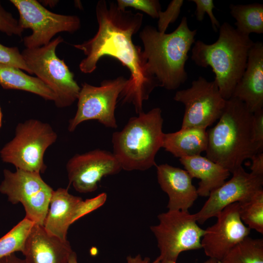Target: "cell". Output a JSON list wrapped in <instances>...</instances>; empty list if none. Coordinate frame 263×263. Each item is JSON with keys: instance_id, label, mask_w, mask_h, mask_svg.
<instances>
[{"instance_id": "cell-1", "label": "cell", "mask_w": 263, "mask_h": 263, "mask_svg": "<svg viewBox=\"0 0 263 263\" xmlns=\"http://www.w3.org/2000/svg\"><path fill=\"white\" fill-rule=\"evenodd\" d=\"M98 29L93 38L73 46L82 51L86 57L79 67L85 74L93 72L97 62L104 56L119 60L131 74L120 95L124 102H132L136 111L142 110L144 100L160 84L147 70L140 46L134 44L132 36L141 27L143 16L139 13L120 9L113 1L100 0L95 7Z\"/></svg>"}, {"instance_id": "cell-2", "label": "cell", "mask_w": 263, "mask_h": 263, "mask_svg": "<svg viewBox=\"0 0 263 263\" xmlns=\"http://www.w3.org/2000/svg\"><path fill=\"white\" fill-rule=\"evenodd\" d=\"M197 30H191L187 18L184 17L172 32L160 33L146 26L140 32L143 43L142 55L148 72L154 76L160 87L169 90L177 89L188 79L185 64Z\"/></svg>"}, {"instance_id": "cell-3", "label": "cell", "mask_w": 263, "mask_h": 263, "mask_svg": "<svg viewBox=\"0 0 263 263\" xmlns=\"http://www.w3.org/2000/svg\"><path fill=\"white\" fill-rule=\"evenodd\" d=\"M253 113L237 98L226 100L219 121L207 131L206 157L230 173L259 153L252 132Z\"/></svg>"}, {"instance_id": "cell-4", "label": "cell", "mask_w": 263, "mask_h": 263, "mask_svg": "<svg viewBox=\"0 0 263 263\" xmlns=\"http://www.w3.org/2000/svg\"><path fill=\"white\" fill-rule=\"evenodd\" d=\"M219 29L214 43L208 44L200 40L194 42L191 59L199 66L211 68L220 93L227 100L245 70L248 52L254 42L227 22Z\"/></svg>"}, {"instance_id": "cell-5", "label": "cell", "mask_w": 263, "mask_h": 263, "mask_svg": "<svg viewBox=\"0 0 263 263\" xmlns=\"http://www.w3.org/2000/svg\"><path fill=\"white\" fill-rule=\"evenodd\" d=\"M161 113L159 108L141 112L113 134V153L122 169L144 171L156 166L155 156L162 148L165 133Z\"/></svg>"}, {"instance_id": "cell-6", "label": "cell", "mask_w": 263, "mask_h": 263, "mask_svg": "<svg viewBox=\"0 0 263 263\" xmlns=\"http://www.w3.org/2000/svg\"><path fill=\"white\" fill-rule=\"evenodd\" d=\"M63 39L58 36L42 47L24 49L23 58L33 74L46 85L54 93L56 107L71 106L77 99L81 88L74 75L64 60L56 55V50Z\"/></svg>"}, {"instance_id": "cell-7", "label": "cell", "mask_w": 263, "mask_h": 263, "mask_svg": "<svg viewBox=\"0 0 263 263\" xmlns=\"http://www.w3.org/2000/svg\"><path fill=\"white\" fill-rule=\"evenodd\" d=\"M57 138L56 133L49 124L28 119L17 125L15 136L1 149L0 157L17 169L44 173L46 169L45 152Z\"/></svg>"}, {"instance_id": "cell-8", "label": "cell", "mask_w": 263, "mask_h": 263, "mask_svg": "<svg viewBox=\"0 0 263 263\" xmlns=\"http://www.w3.org/2000/svg\"><path fill=\"white\" fill-rule=\"evenodd\" d=\"M157 218L158 224L150 229L156 239L161 260L176 263L182 252L202 248L205 229L198 225L194 214L168 210Z\"/></svg>"}, {"instance_id": "cell-9", "label": "cell", "mask_w": 263, "mask_h": 263, "mask_svg": "<svg viewBox=\"0 0 263 263\" xmlns=\"http://www.w3.org/2000/svg\"><path fill=\"white\" fill-rule=\"evenodd\" d=\"M4 179L0 192L13 204L20 203L25 211V218L35 225L43 226L54 190L45 183L40 173L17 169L15 172L3 171Z\"/></svg>"}, {"instance_id": "cell-10", "label": "cell", "mask_w": 263, "mask_h": 263, "mask_svg": "<svg viewBox=\"0 0 263 263\" xmlns=\"http://www.w3.org/2000/svg\"><path fill=\"white\" fill-rule=\"evenodd\" d=\"M19 14V23L22 29H31L32 34L24 37L26 48L32 49L48 44L57 33H73L81 25L78 17L52 12L36 0H10Z\"/></svg>"}, {"instance_id": "cell-11", "label": "cell", "mask_w": 263, "mask_h": 263, "mask_svg": "<svg viewBox=\"0 0 263 263\" xmlns=\"http://www.w3.org/2000/svg\"><path fill=\"white\" fill-rule=\"evenodd\" d=\"M127 80L121 76L104 80L100 86L82 84L77 98V109L74 117L69 120L68 131L73 132L78 125L91 120H97L107 128H117L115 109Z\"/></svg>"}, {"instance_id": "cell-12", "label": "cell", "mask_w": 263, "mask_h": 263, "mask_svg": "<svg viewBox=\"0 0 263 263\" xmlns=\"http://www.w3.org/2000/svg\"><path fill=\"white\" fill-rule=\"evenodd\" d=\"M174 100L185 106L181 128L207 129L220 117L226 103L215 81L202 76L193 80L189 88L177 91Z\"/></svg>"}, {"instance_id": "cell-13", "label": "cell", "mask_w": 263, "mask_h": 263, "mask_svg": "<svg viewBox=\"0 0 263 263\" xmlns=\"http://www.w3.org/2000/svg\"><path fill=\"white\" fill-rule=\"evenodd\" d=\"M70 185L80 193L92 192L105 176L118 173L122 168L113 152L95 149L76 154L66 164Z\"/></svg>"}, {"instance_id": "cell-14", "label": "cell", "mask_w": 263, "mask_h": 263, "mask_svg": "<svg viewBox=\"0 0 263 263\" xmlns=\"http://www.w3.org/2000/svg\"><path fill=\"white\" fill-rule=\"evenodd\" d=\"M232 173L231 179L211 191L201 209L194 214L197 223L203 224L217 217L228 205L246 201L263 189V176L247 172L242 166Z\"/></svg>"}, {"instance_id": "cell-15", "label": "cell", "mask_w": 263, "mask_h": 263, "mask_svg": "<svg viewBox=\"0 0 263 263\" xmlns=\"http://www.w3.org/2000/svg\"><path fill=\"white\" fill-rule=\"evenodd\" d=\"M216 222L205 229L201 246L206 256L220 262L237 244L249 236L250 229L239 214V204L225 207L217 216Z\"/></svg>"}, {"instance_id": "cell-16", "label": "cell", "mask_w": 263, "mask_h": 263, "mask_svg": "<svg viewBox=\"0 0 263 263\" xmlns=\"http://www.w3.org/2000/svg\"><path fill=\"white\" fill-rule=\"evenodd\" d=\"M88 214L85 202L80 197L58 188L53 192L43 226L49 234L67 240L69 226Z\"/></svg>"}, {"instance_id": "cell-17", "label": "cell", "mask_w": 263, "mask_h": 263, "mask_svg": "<svg viewBox=\"0 0 263 263\" xmlns=\"http://www.w3.org/2000/svg\"><path fill=\"white\" fill-rule=\"evenodd\" d=\"M231 97L244 102L252 113L263 109V43L254 42L248 52L245 70Z\"/></svg>"}, {"instance_id": "cell-18", "label": "cell", "mask_w": 263, "mask_h": 263, "mask_svg": "<svg viewBox=\"0 0 263 263\" xmlns=\"http://www.w3.org/2000/svg\"><path fill=\"white\" fill-rule=\"evenodd\" d=\"M156 167L158 183L169 197L168 210L188 211L199 196L188 173L168 164Z\"/></svg>"}, {"instance_id": "cell-19", "label": "cell", "mask_w": 263, "mask_h": 263, "mask_svg": "<svg viewBox=\"0 0 263 263\" xmlns=\"http://www.w3.org/2000/svg\"><path fill=\"white\" fill-rule=\"evenodd\" d=\"M73 251L67 240L52 235L43 226L35 224L22 254L25 263H68Z\"/></svg>"}, {"instance_id": "cell-20", "label": "cell", "mask_w": 263, "mask_h": 263, "mask_svg": "<svg viewBox=\"0 0 263 263\" xmlns=\"http://www.w3.org/2000/svg\"><path fill=\"white\" fill-rule=\"evenodd\" d=\"M192 178L200 180L197 188L199 196L208 197L210 192L222 185L230 172L206 156L201 155L179 158Z\"/></svg>"}, {"instance_id": "cell-21", "label": "cell", "mask_w": 263, "mask_h": 263, "mask_svg": "<svg viewBox=\"0 0 263 263\" xmlns=\"http://www.w3.org/2000/svg\"><path fill=\"white\" fill-rule=\"evenodd\" d=\"M206 129L181 128L174 132L164 133L162 148L179 158L201 155L207 146Z\"/></svg>"}, {"instance_id": "cell-22", "label": "cell", "mask_w": 263, "mask_h": 263, "mask_svg": "<svg viewBox=\"0 0 263 263\" xmlns=\"http://www.w3.org/2000/svg\"><path fill=\"white\" fill-rule=\"evenodd\" d=\"M0 85L5 89L19 90L55 101L52 90L37 77L27 75L18 68L0 63Z\"/></svg>"}, {"instance_id": "cell-23", "label": "cell", "mask_w": 263, "mask_h": 263, "mask_svg": "<svg viewBox=\"0 0 263 263\" xmlns=\"http://www.w3.org/2000/svg\"><path fill=\"white\" fill-rule=\"evenodd\" d=\"M230 14L236 20V30L249 36L251 33H263V5L254 3L248 4H230Z\"/></svg>"}, {"instance_id": "cell-24", "label": "cell", "mask_w": 263, "mask_h": 263, "mask_svg": "<svg viewBox=\"0 0 263 263\" xmlns=\"http://www.w3.org/2000/svg\"><path fill=\"white\" fill-rule=\"evenodd\" d=\"M220 263H263V240L245 237L219 262Z\"/></svg>"}, {"instance_id": "cell-25", "label": "cell", "mask_w": 263, "mask_h": 263, "mask_svg": "<svg viewBox=\"0 0 263 263\" xmlns=\"http://www.w3.org/2000/svg\"><path fill=\"white\" fill-rule=\"evenodd\" d=\"M35 224L24 218L0 238V258L19 251L23 253L27 237Z\"/></svg>"}, {"instance_id": "cell-26", "label": "cell", "mask_w": 263, "mask_h": 263, "mask_svg": "<svg viewBox=\"0 0 263 263\" xmlns=\"http://www.w3.org/2000/svg\"><path fill=\"white\" fill-rule=\"evenodd\" d=\"M239 204L240 217L250 229L263 233V189Z\"/></svg>"}, {"instance_id": "cell-27", "label": "cell", "mask_w": 263, "mask_h": 263, "mask_svg": "<svg viewBox=\"0 0 263 263\" xmlns=\"http://www.w3.org/2000/svg\"><path fill=\"white\" fill-rule=\"evenodd\" d=\"M117 5L121 9L130 7L141 10L153 19H157L161 11L160 2L157 0H118Z\"/></svg>"}, {"instance_id": "cell-28", "label": "cell", "mask_w": 263, "mask_h": 263, "mask_svg": "<svg viewBox=\"0 0 263 263\" xmlns=\"http://www.w3.org/2000/svg\"><path fill=\"white\" fill-rule=\"evenodd\" d=\"M0 63L13 66L33 74L17 47H8L0 44Z\"/></svg>"}, {"instance_id": "cell-29", "label": "cell", "mask_w": 263, "mask_h": 263, "mask_svg": "<svg viewBox=\"0 0 263 263\" xmlns=\"http://www.w3.org/2000/svg\"><path fill=\"white\" fill-rule=\"evenodd\" d=\"M183 3V0H172L165 11L159 12L157 30L159 32L165 33L169 24L176 20L180 14Z\"/></svg>"}, {"instance_id": "cell-30", "label": "cell", "mask_w": 263, "mask_h": 263, "mask_svg": "<svg viewBox=\"0 0 263 263\" xmlns=\"http://www.w3.org/2000/svg\"><path fill=\"white\" fill-rule=\"evenodd\" d=\"M23 30L20 26L19 20L3 8L0 1V31L10 36L21 37Z\"/></svg>"}, {"instance_id": "cell-31", "label": "cell", "mask_w": 263, "mask_h": 263, "mask_svg": "<svg viewBox=\"0 0 263 263\" xmlns=\"http://www.w3.org/2000/svg\"><path fill=\"white\" fill-rule=\"evenodd\" d=\"M196 4V9L195 16L197 20L201 21L204 18L205 13H207L210 19L213 30L217 32V28H220V24L213 13V9L215 6L212 0H191Z\"/></svg>"}, {"instance_id": "cell-32", "label": "cell", "mask_w": 263, "mask_h": 263, "mask_svg": "<svg viewBox=\"0 0 263 263\" xmlns=\"http://www.w3.org/2000/svg\"><path fill=\"white\" fill-rule=\"evenodd\" d=\"M252 132L259 153L263 150V109L253 113Z\"/></svg>"}, {"instance_id": "cell-33", "label": "cell", "mask_w": 263, "mask_h": 263, "mask_svg": "<svg viewBox=\"0 0 263 263\" xmlns=\"http://www.w3.org/2000/svg\"><path fill=\"white\" fill-rule=\"evenodd\" d=\"M251 159V172L256 175L263 176V153L255 154Z\"/></svg>"}, {"instance_id": "cell-34", "label": "cell", "mask_w": 263, "mask_h": 263, "mask_svg": "<svg viewBox=\"0 0 263 263\" xmlns=\"http://www.w3.org/2000/svg\"><path fill=\"white\" fill-rule=\"evenodd\" d=\"M161 260L158 256L151 263H158ZM127 263H150V260L149 257H146L143 258L140 254H137L135 256L129 255L126 257Z\"/></svg>"}, {"instance_id": "cell-35", "label": "cell", "mask_w": 263, "mask_h": 263, "mask_svg": "<svg viewBox=\"0 0 263 263\" xmlns=\"http://www.w3.org/2000/svg\"><path fill=\"white\" fill-rule=\"evenodd\" d=\"M0 263H25L24 259H21L13 253L0 258Z\"/></svg>"}, {"instance_id": "cell-36", "label": "cell", "mask_w": 263, "mask_h": 263, "mask_svg": "<svg viewBox=\"0 0 263 263\" xmlns=\"http://www.w3.org/2000/svg\"><path fill=\"white\" fill-rule=\"evenodd\" d=\"M40 3H41L42 5L49 6L51 7L55 6L58 3V0H41Z\"/></svg>"}, {"instance_id": "cell-37", "label": "cell", "mask_w": 263, "mask_h": 263, "mask_svg": "<svg viewBox=\"0 0 263 263\" xmlns=\"http://www.w3.org/2000/svg\"><path fill=\"white\" fill-rule=\"evenodd\" d=\"M68 263H78L77 261V257L76 253L75 251H73L71 253Z\"/></svg>"}, {"instance_id": "cell-38", "label": "cell", "mask_w": 263, "mask_h": 263, "mask_svg": "<svg viewBox=\"0 0 263 263\" xmlns=\"http://www.w3.org/2000/svg\"><path fill=\"white\" fill-rule=\"evenodd\" d=\"M204 263H220L219 262L215 259L209 258Z\"/></svg>"}, {"instance_id": "cell-39", "label": "cell", "mask_w": 263, "mask_h": 263, "mask_svg": "<svg viewBox=\"0 0 263 263\" xmlns=\"http://www.w3.org/2000/svg\"><path fill=\"white\" fill-rule=\"evenodd\" d=\"M158 263H176L170 261L161 260Z\"/></svg>"}, {"instance_id": "cell-40", "label": "cell", "mask_w": 263, "mask_h": 263, "mask_svg": "<svg viewBox=\"0 0 263 263\" xmlns=\"http://www.w3.org/2000/svg\"><path fill=\"white\" fill-rule=\"evenodd\" d=\"M2 114L1 112V110L0 107V129L2 125Z\"/></svg>"}]
</instances>
